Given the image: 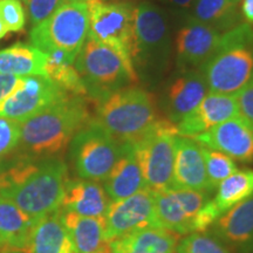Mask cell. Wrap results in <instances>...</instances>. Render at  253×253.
<instances>
[{"label": "cell", "mask_w": 253, "mask_h": 253, "mask_svg": "<svg viewBox=\"0 0 253 253\" xmlns=\"http://www.w3.org/2000/svg\"><path fill=\"white\" fill-rule=\"evenodd\" d=\"M34 158L23 155L0 169V195L38 221L61 208L68 168L54 156Z\"/></svg>", "instance_id": "1"}, {"label": "cell", "mask_w": 253, "mask_h": 253, "mask_svg": "<svg viewBox=\"0 0 253 253\" xmlns=\"http://www.w3.org/2000/svg\"><path fill=\"white\" fill-rule=\"evenodd\" d=\"M90 122L84 96L69 94L19 123V149L31 157H53L68 147L78 131Z\"/></svg>", "instance_id": "2"}, {"label": "cell", "mask_w": 253, "mask_h": 253, "mask_svg": "<svg viewBox=\"0 0 253 253\" xmlns=\"http://www.w3.org/2000/svg\"><path fill=\"white\" fill-rule=\"evenodd\" d=\"M164 121L153 94L141 87H126L100 101L95 122L119 143L135 144Z\"/></svg>", "instance_id": "3"}, {"label": "cell", "mask_w": 253, "mask_h": 253, "mask_svg": "<svg viewBox=\"0 0 253 253\" xmlns=\"http://www.w3.org/2000/svg\"><path fill=\"white\" fill-rule=\"evenodd\" d=\"M253 28L240 25L221 34L218 52L201 67L210 93L238 94L253 75Z\"/></svg>", "instance_id": "4"}, {"label": "cell", "mask_w": 253, "mask_h": 253, "mask_svg": "<svg viewBox=\"0 0 253 253\" xmlns=\"http://www.w3.org/2000/svg\"><path fill=\"white\" fill-rule=\"evenodd\" d=\"M74 65L84 81L87 95L99 102L138 81L130 56L89 37L84 41Z\"/></svg>", "instance_id": "5"}, {"label": "cell", "mask_w": 253, "mask_h": 253, "mask_svg": "<svg viewBox=\"0 0 253 253\" xmlns=\"http://www.w3.org/2000/svg\"><path fill=\"white\" fill-rule=\"evenodd\" d=\"M89 13L87 2L65 1L55 12L31 30L32 46L45 54L62 50L78 56L88 37Z\"/></svg>", "instance_id": "6"}, {"label": "cell", "mask_w": 253, "mask_h": 253, "mask_svg": "<svg viewBox=\"0 0 253 253\" xmlns=\"http://www.w3.org/2000/svg\"><path fill=\"white\" fill-rule=\"evenodd\" d=\"M71 160L82 179L104 182L122 154L119 143L100 125L90 120L71 141Z\"/></svg>", "instance_id": "7"}, {"label": "cell", "mask_w": 253, "mask_h": 253, "mask_svg": "<svg viewBox=\"0 0 253 253\" xmlns=\"http://www.w3.org/2000/svg\"><path fill=\"white\" fill-rule=\"evenodd\" d=\"M176 125L164 120L156 129L132 144L144 178L145 189L153 192L173 190Z\"/></svg>", "instance_id": "8"}, {"label": "cell", "mask_w": 253, "mask_h": 253, "mask_svg": "<svg viewBox=\"0 0 253 253\" xmlns=\"http://www.w3.org/2000/svg\"><path fill=\"white\" fill-rule=\"evenodd\" d=\"M170 48L168 15L150 1H142L134 7V66L145 67L162 63Z\"/></svg>", "instance_id": "9"}, {"label": "cell", "mask_w": 253, "mask_h": 253, "mask_svg": "<svg viewBox=\"0 0 253 253\" xmlns=\"http://www.w3.org/2000/svg\"><path fill=\"white\" fill-rule=\"evenodd\" d=\"M88 37L131 58L134 48V7L131 2L87 1ZM132 60V59H131Z\"/></svg>", "instance_id": "10"}, {"label": "cell", "mask_w": 253, "mask_h": 253, "mask_svg": "<svg viewBox=\"0 0 253 253\" xmlns=\"http://www.w3.org/2000/svg\"><path fill=\"white\" fill-rule=\"evenodd\" d=\"M68 95L47 77H21L13 91L0 102V116L21 123Z\"/></svg>", "instance_id": "11"}, {"label": "cell", "mask_w": 253, "mask_h": 253, "mask_svg": "<svg viewBox=\"0 0 253 253\" xmlns=\"http://www.w3.org/2000/svg\"><path fill=\"white\" fill-rule=\"evenodd\" d=\"M106 236L108 242L130 235L148 226H157L155 219V192L143 189L129 197L112 201L107 209Z\"/></svg>", "instance_id": "12"}, {"label": "cell", "mask_w": 253, "mask_h": 253, "mask_svg": "<svg viewBox=\"0 0 253 253\" xmlns=\"http://www.w3.org/2000/svg\"><path fill=\"white\" fill-rule=\"evenodd\" d=\"M205 203L207 192L192 190L155 192L156 225L177 235L194 233L196 217Z\"/></svg>", "instance_id": "13"}, {"label": "cell", "mask_w": 253, "mask_h": 253, "mask_svg": "<svg viewBox=\"0 0 253 253\" xmlns=\"http://www.w3.org/2000/svg\"><path fill=\"white\" fill-rule=\"evenodd\" d=\"M191 138L202 147L220 151L232 160L253 161V123L240 114Z\"/></svg>", "instance_id": "14"}, {"label": "cell", "mask_w": 253, "mask_h": 253, "mask_svg": "<svg viewBox=\"0 0 253 253\" xmlns=\"http://www.w3.org/2000/svg\"><path fill=\"white\" fill-rule=\"evenodd\" d=\"M221 33L191 18L177 32L176 65L181 72L202 67L219 49Z\"/></svg>", "instance_id": "15"}, {"label": "cell", "mask_w": 253, "mask_h": 253, "mask_svg": "<svg viewBox=\"0 0 253 253\" xmlns=\"http://www.w3.org/2000/svg\"><path fill=\"white\" fill-rule=\"evenodd\" d=\"M253 196V170H237L217 186L213 199L207 201L196 218V231L204 232L227 210Z\"/></svg>", "instance_id": "16"}, {"label": "cell", "mask_w": 253, "mask_h": 253, "mask_svg": "<svg viewBox=\"0 0 253 253\" xmlns=\"http://www.w3.org/2000/svg\"><path fill=\"white\" fill-rule=\"evenodd\" d=\"M237 115H239L237 94L209 93L194 112L177 123V135L191 138Z\"/></svg>", "instance_id": "17"}, {"label": "cell", "mask_w": 253, "mask_h": 253, "mask_svg": "<svg viewBox=\"0 0 253 253\" xmlns=\"http://www.w3.org/2000/svg\"><path fill=\"white\" fill-rule=\"evenodd\" d=\"M173 190L210 192L202 147L190 137H176Z\"/></svg>", "instance_id": "18"}, {"label": "cell", "mask_w": 253, "mask_h": 253, "mask_svg": "<svg viewBox=\"0 0 253 253\" xmlns=\"http://www.w3.org/2000/svg\"><path fill=\"white\" fill-rule=\"evenodd\" d=\"M208 93L209 88L203 73L198 69L182 72V74L171 82L167 90L166 108L168 120L173 125H177L197 108Z\"/></svg>", "instance_id": "19"}, {"label": "cell", "mask_w": 253, "mask_h": 253, "mask_svg": "<svg viewBox=\"0 0 253 253\" xmlns=\"http://www.w3.org/2000/svg\"><path fill=\"white\" fill-rule=\"evenodd\" d=\"M112 199L99 182L89 179H67L61 210L84 217L106 216Z\"/></svg>", "instance_id": "20"}, {"label": "cell", "mask_w": 253, "mask_h": 253, "mask_svg": "<svg viewBox=\"0 0 253 253\" xmlns=\"http://www.w3.org/2000/svg\"><path fill=\"white\" fill-rule=\"evenodd\" d=\"M103 183V188L112 201L126 198L145 189L144 178L134 145L123 144L121 156Z\"/></svg>", "instance_id": "21"}, {"label": "cell", "mask_w": 253, "mask_h": 253, "mask_svg": "<svg viewBox=\"0 0 253 253\" xmlns=\"http://www.w3.org/2000/svg\"><path fill=\"white\" fill-rule=\"evenodd\" d=\"M61 216L75 253H110L104 217H84L62 210Z\"/></svg>", "instance_id": "22"}, {"label": "cell", "mask_w": 253, "mask_h": 253, "mask_svg": "<svg viewBox=\"0 0 253 253\" xmlns=\"http://www.w3.org/2000/svg\"><path fill=\"white\" fill-rule=\"evenodd\" d=\"M26 253H75L71 236L63 224L61 209L40 218L28 238Z\"/></svg>", "instance_id": "23"}, {"label": "cell", "mask_w": 253, "mask_h": 253, "mask_svg": "<svg viewBox=\"0 0 253 253\" xmlns=\"http://www.w3.org/2000/svg\"><path fill=\"white\" fill-rule=\"evenodd\" d=\"M178 243L172 231L148 226L110 242V253H175Z\"/></svg>", "instance_id": "24"}, {"label": "cell", "mask_w": 253, "mask_h": 253, "mask_svg": "<svg viewBox=\"0 0 253 253\" xmlns=\"http://www.w3.org/2000/svg\"><path fill=\"white\" fill-rule=\"evenodd\" d=\"M37 220L0 195V243L2 249L25 251Z\"/></svg>", "instance_id": "25"}, {"label": "cell", "mask_w": 253, "mask_h": 253, "mask_svg": "<svg viewBox=\"0 0 253 253\" xmlns=\"http://www.w3.org/2000/svg\"><path fill=\"white\" fill-rule=\"evenodd\" d=\"M45 63L46 54L34 46L15 43L9 48L0 50V74L46 77Z\"/></svg>", "instance_id": "26"}, {"label": "cell", "mask_w": 253, "mask_h": 253, "mask_svg": "<svg viewBox=\"0 0 253 253\" xmlns=\"http://www.w3.org/2000/svg\"><path fill=\"white\" fill-rule=\"evenodd\" d=\"M221 238L232 244H246L253 239V196L240 202L214 221Z\"/></svg>", "instance_id": "27"}, {"label": "cell", "mask_w": 253, "mask_h": 253, "mask_svg": "<svg viewBox=\"0 0 253 253\" xmlns=\"http://www.w3.org/2000/svg\"><path fill=\"white\" fill-rule=\"evenodd\" d=\"M75 59L77 56L62 50L47 53L45 63L46 77L68 94L87 96V89L84 81L78 69L75 68Z\"/></svg>", "instance_id": "28"}, {"label": "cell", "mask_w": 253, "mask_h": 253, "mask_svg": "<svg viewBox=\"0 0 253 253\" xmlns=\"http://www.w3.org/2000/svg\"><path fill=\"white\" fill-rule=\"evenodd\" d=\"M192 18L221 33L237 26L239 12L233 0H196Z\"/></svg>", "instance_id": "29"}, {"label": "cell", "mask_w": 253, "mask_h": 253, "mask_svg": "<svg viewBox=\"0 0 253 253\" xmlns=\"http://www.w3.org/2000/svg\"><path fill=\"white\" fill-rule=\"evenodd\" d=\"M202 147V145H201ZM202 154L204 157L205 170H207L208 182L210 191L217 189L224 179L235 173L238 168L233 160L227 155L209 148L202 147Z\"/></svg>", "instance_id": "30"}, {"label": "cell", "mask_w": 253, "mask_h": 253, "mask_svg": "<svg viewBox=\"0 0 253 253\" xmlns=\"http://www.w3.org/2000/svg\"><path fill=\"white\" fill-rule=\"evenodd\" d=\"M176 251L177 253H229L216 239L202 232L190 233L178 243Z\"/></svg>", "instance_id": "31"}, {"label": "cell", "mask_w": 253, "mask_h": 253, "mask_svg": "<svg viewBox=\"0 0 253 253\" xmlns=\"http://www.w3.org/2000/svg\"><path fill=\"white\" fill-rule=\"evenodd\" d=\"M0 17L8 32H20L26 25V15L19 0H0Z\"/></svg>", "instance_id": "32"}, {"label": "cell", "mask_w": 253, "mask_h": 253, "mask_svg": "<svg viewBox=\"0 0 253 253\" xmlns=\"http://www.w3.org/2000/svg\"><path fill=\"white\" fill-rule=\"evenodd\" d=\"M20 138L19 123L0 116V158L17 149Z\"/></svg>", "instance_id": "33"}, {"label": "cell", "mask_w": 253, "mask_h": 253, "mask_svg": "<svg viewBox=\"0 0 253 253\" xmlns=\"http://www.w3.org/2000/svg\"><path fill=\"white\" fill-rule=\"evenodd\" d=\"M65 0H27L28 15L33 26L46 20Z\"/></svg>", "instance_id": "34"}, {"label": "cell", "mask_w": 253, "mask_h": 253, "mask_svg": "<svg viewBox=\"0 0 253 253\" xmlns=\"http://www.w3.org/2000/svg\"><path fill=\"white\" fill-rule=\"evenodd\" d=\"M239 114L253 123V75L245 87L237 94Z\"/></svg>", "instance_id": "35"}, {"label": "cell", "mask_w": 253, "mask_h": 253, "mask_svg": "<svg viewBox=\"0 0 253 253\" xmlns=\"http://www.w3.org/2000/svg\"><path fill=\"white\" fill-rule=\"evenodd\" d=\"M21 77L9 74H0V102H2L13 91Z\"/></svg>", "instance_id": "36"}, {"label": "cell", "mask_w": 253, "mask_h": 253, "mask_svg": "<svg viewBox=\"0 0 253 253\" xmlns=\"http://www.w3.org/2000/svg\"><path fill=\"white\" fill-rule=\"evenodd\" d=\"M242 14L249 24L253 25V0H242Z\"/></svg>", "instance_id": "37"}, {"label": "cell", "mask_w": 253, "mask_h": 253, "mask_svg": "<svg viewBox=\"0 0 253 253\" xmlns=\"http://www.w3.org/2000/svg\"><path fill=\"white\" fill-rule=\"evenodd\" d=\"M162 1L171 5L172 7H175V8L189 9V8L194 7V4H195L196 0H162Z\"/></svg>", "instance_id": "38"}, {"label": "cell", "mask_w": 253, "mask_h": 253, "mask_svg": "<svg viewBox=\"0 0 253 253\" xmlns=\"http://www.w3.org/2000/svg\"><path fill=\"white\" fill-rule=\"evenodd\" d=\"M7 33H8V30L6 28L4 21H2L1 17H0V40H1L2 38H4Z\"/></svg>", "instance_id": "39"}, {"label": "cell", "mask_w": 253, "mask_h": 253, "mask_svg": "<svg viewBox=\"0 0 253 253\" xmlns=\"http://www.w3.org/2000/svg\"><path fill=\"white\" fill-rule=\"evenodd\" d=\"M0 253H23V251H18V250H11V249H2Z\"/></svg>", "instance_id": "40"}, {"label": "cell", "mask_w": 253, "mask_h": 253, "mask_svg": "<svg viewBox=\"0 0 253 253\" xmlns=\"http://www.w3.org/2000/svg\"><path fill=\"white\" fill-rule=\"evenodd\" d=\"M103 1H108V2H130V1H134V0H103Z\"/></svg>", "instance_id": "41"}, {"label": "cell", "mask_w": 253, "mask_h": 253, "mask_svg": "<svg viewBox=\"0 0 253 253\" xmlns=\"http://www.w3.org/2000/svg\"><path fill=\"white\" fill-rule=\"evenodd\" d=\"M65 1H79V2H87L89 0H65Z\"/></svg>", "instance_id": "42"}, {"label": "cell", "mask_w": 253, "mask_h": 253, "mask_svg": "<svg viewBox=\"0 0 253 253\" xmlns=\"http://www.w3.org/2000/svg\"><path fill=\"white\" fill-rule=\"evenodd\" d=\"M233 1H235V2H237V4H238V2H239V1H242V0H233Z\"/></svg>", "instance_id": "43"}, {"label": "cell", "mask_w": 253, "mask_h": 253, "mask_svg": "<svg viewBox=\"0 0 253 253\" xmlns=\"http://www.w3.org/2000/svg\"><path fill=\"white\" fill-rule=\"evenodd\" d=\"M2 248V246H1V243H0V249H1Z\"/></svg>", "instance_id": "44"}, {"label": "cell", "mask_w": 253, "mask_h": 253, "mask_svg": "<svg viewBox=\"0 0 253 253\" xmlns=\"http://www.w3.org/2000/svg\"><path fill=\"white\" fill-rule=\"evenodd\" d=\"M23 1H26L27 2V0H23Z\"/></svg>", "instance_id": "45"}]
</instances>
